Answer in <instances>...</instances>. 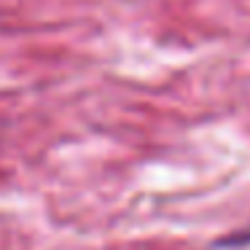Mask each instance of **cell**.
I'll list each match as a JSON object with an SVG mask.
<instances>
[{
	"instance_id": "6da1fadb",
	"label": "cell",
	"mask_w": 250,
	"mask_h": 250,
	"mask_svg": "<svg viewBox=\"0 0 250 250\" xmlns=\"http://www.w3.org/2000/svg\"><path fill=\"white\" fill-rule=\"evenodd\" d=\"M242 245H250V226L218 239V248H242Z\"/></svg>"
}]
</instances>
